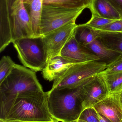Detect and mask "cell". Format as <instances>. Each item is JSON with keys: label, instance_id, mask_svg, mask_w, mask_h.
<instances>
[{"label": "cell", "instance_id": "cell-1", "mask_svg": "<svg viewBox=\"0 0 122 122\" xmlns=\"http://www.w3.org/2000/svg\"><path fill=\"white\" fill-rule=\"evenodd\" d=\"M34 37L24 0H0V52L17 39Z\"/></svg>", "mask_w": 122, "mask_h": 122}, {"label": "cell", "instance_id": "cell-2", "mask_svg": "<svg viewBox=\"0 0 122 122\" xmlns=\"http://www.w3.org/2000/svg\"><path fill=\"white\" fill-rule=\"evenodd\" d=\"M11 121L53 122L49 112L48 92H27L18 95L8 106L4 119Z\"/></svg>", "mask_w": 122, "mask_h": 122}, {"label": "cell", "instance_id": "cell-3", "mask_svg": "<svg viewBox=\"0 0 122 122\" xmlns=\"http://www.w3.org/2000/svg\"><path fill=\"white\" fill-rule=\"evenodd\" d=\"M43 90L36 72L16 64L0 82V119L4 118L10 103L18 95L25 92Z\"/></svg>", "mask_w": 122, "mask_h": 122}, {"label": "cell", "instance_id": "cell-4", "mask_svg": "<svg viewBox=\"0 0 122 122\" xmlns=\"http://www.w3.org/2000/svg\"><path fill=\"white\" fill-rule=\"evenodd\" d=\"M48 93L49 110L55 119L62 122L79 119L84 108L77 88L52 87Z\"/></svg>", "mask_w": 122, "mask_h": 122}, {"label": "cell", "instance_id": "cell-5", "mask_svg": "<svg viewBox=\"0 0 122 122\" xmlns=\"http://www.w3.org/2000/svg\"><path fill=\"white\" fill-rule=\"evenodd\" d=\"M12 43L24 66L35 72L42 71L48 56L42 36L20 39Z\"/></svg>", "mask_w": 122, "mask_h": 122}, {"label": "cell", "instance_id": "cell-6", "mask_svg": "<svg viewBox=\"0 0 122 122\" xmlns=\"http://www.w3.org/2000/svg\"><path fill=\"white\" fill-rule=\"evenodd\" d=\"M107 64L99 61L74 64L54 81L52 88L77 89L90 78L103 71Z\"/></svg>", "mask_w": 122, "mask_h": 122}, {"label": "cell", "instance_id": "cell-7", "mask_svg": "<svg viewBox=\"0 0 122 122\" xmlns=\"http://www.w3.org/2000/svg\"><path fill=\"white\" fill-rule=\"evenodd\" d=\"M84 9H72L43 4L40 18V34L43 36L67 24L75 23Z\"/></svg>", "mask_w": 122, "mask_h": 122}, {"label": "cell", "instance_id": "cell-8", "mask_svg": "<svg viewBox=\"0 0 122 122\" xmlns=\"http://www.w3.org/2000/svg\"><path fill=\"white\" fill-rule=\"evenodd\" d=\"M84 110L93 107L110 94L101 72L94 76L77 88Z\"/></svg>", "mask_w": 122, "mask_h": 122}, {"label": "cell", "instance_id": "cell-9", "mask_svg": "<svg viewBox=\"0 0 122 122\" xmlns=\"http://www.w3.org/2000/svg\"><path fill=\"white\" fill-rule=\"evenodd\" d=\"M77 25L71 23L42 36L49 60L61 56V51L74 33Z\"/></svg>", "mask_w": 122, "mask_h": 122}, {"label": "cell", "instance_id": "cell-10", "mask_svg": "<svg viewBox=\"0 0 122 122\" xmlns=\"http://www.w3.org/2000/svg\"><path fill=\"white\" fill-rule=\"evenodd\" d=\"M98 113L111 122H122V102L121 91L110 93L104 100L93 107Z\"/></svg>", "mask_w": 122, "mask_h": 122}, {"label": "cell", "instance_id": "cell-11", "mask_svg": "<svg viewBox=\"0 0 122 122\" xmlns=\"http://www.w3.org/2000/svg\"><path fill=\"white\" fill-rule=\"evenodd\" d=\"M61 56L74 64L100 61L99 57L77 41L74 34L62 49Z\"/></svg>", "mask_w": 122, "mask_h": 122}, {"label": "cell", "instance_id": "cell-12", "mask_svg": "<svg viewBox=\"0 0 122 122\" xmlns=\"http://www.w3.org/2000/svg\"><path fill=\"white\" fill-rule=\"evenodd\" d=\"M74 63L61 56H56L47 61L42 71L44 79L48 81H54L62 75Z\"/></svg>", "mask_w": 122, "mask_h": 122}, {"label": "cell", "instance_id": "cell-13", "mask_svg": "<svg viewBox=\"0 0 122 122\" xmlns=\"http://www.w3.org/2000/svg\"><path fill=\"white\" fill-rule=\"evenodd\" d=\"M92 14L107 19H121L120 15L107 0H92L89 7Z\"/></svg>", "mask_w": 122, "mask_h": 122}, {"label": "cell", "instance_id": "cell-14", "mask_svg": "<svg viewBox=\"0 0 122 122\" xmlns=\"http://www.w3.org/2000/svg\"><path fill=\"white\" fill-rule=\"evenodd\" d=\"M85 47L99 57V61L105 62L107 65L114 61L122 55L107 48L97 39Z\"/></svg>", "mask_w": 122, "mask_h": 122}, {"label": "cell", "instance_id": "cell-15", "mask_svg": "<svg viewBox=\"0 0 122 122\" xmlns=\"http://www.w3.org/2000/svg\"><path fill=\"white\" fill-rule=\"evenodd\" d=\"M96 30L97 31V39L107 48L122 55V32Z\"/></svg>", "mask_w": 122, "mask_h": 122}, {"label": "cell", "instance_id": "cell-16", "mask_svg": "<svg viewBox=\"0 0 122 122\" xmlns=\"http://www.w3.org/2000/svg\"><path fill=\"white\" fill-rule=\"evenodd\" d=\"M43 5V0H31L28 5H25L30 16L34 37L41 36L40 34V18Z\"/></svg>", "mask_w": 122, "mask_h": 122}, {"label": "cell", "instance_id": "cell-17", "mask_svg": "<svg viewBox=\"0 0 122 122\" xmlns=\"http://www.w3.org/2000/svg\"><path fill=\"white\" fill-rule=\"evenodd\" d=\"M73 34L77 41L84 47L96 39L97 36V30L88 27L85 24L77 25Z\"/></svg>", "mask_w": 122, "mask_h": 122}, {"label": "cell", "instance_id": "cell-18", "mask_svg": "<svg viewBox=\"0 0 122 122\" xmlns=\"http://www.w3.org/2000/svg\"><path fill=\"white\" fill-rule=\"evenodd\" d=\"M92 0H43V4L72 9L89 8Z\"/></svg>", "mask_w": 122, "mask_h": 122}, {"label": "cell", "instance_id": "cell-19", "mask_svg": "<svg viewBox=\"0 0 122 122\" xmlns=\"http://www.w3.org/2000/svg\"><path fill=\"white\" fill-rule=\"evenodd\" d=\"M110 93L120 92L122 89V71L110 74L102 72Z\"/></svg>", "mask_w": 122, "mask_h": 122}, {"label": "cell", "instance_id": "cell-20", "mask_svg": "<svg viewBox=\"0 0 122 122\" xmlns=\"http://www.w3.org/2000/svg\"><path fill=\"white\" fill-rule=\"evenodd\" d=\"M16 64L10 56H4L0 61V82L8 76Z\"/></svg>", "mask_w": 122, "mask_h": 122}, {"label": "cell", "instance_id": "cell-21", "mask_svg": "<svg viewBox=\"0 0 122 122\" xmlns=\"http://www.w3.org/2000/svg\"><path fill=\"white\" fill-rule=\"evenodd\" d=\"M115 20H116L107 19L92 14L90 20L85 24L90 28L97 29Z\"/></svg>", "mask_w": 122, "mask_h": 122}, {"label": "cell", "instance_id": "cell-22", "mask_svg": "<svg viewBox=\"0 0 122 122\" xmlns=\"http://www.w3.org/2000/svg\"><path fill=\"white\" fill-rule=\"evenodd\" d=\"M79 119L86 122H100L97 112L94 107L84 110Z\"/></svg>", "mask_w": 122, "mask_h": 122}, {"label": "cell", "instance_id": "cell-23", "mask_svg": "<svg viewBox=\"0 0 122 122\" xmlns=\"http://www.w3.org/2000/svg\"><path fill=\"white\" fill-rule=\"evenodd\" d=\"M97 30L111 32H122V19L116 20Z\"/></svg>", "mask_w": 122, "mask_h": 122}, {"label": "cell", "instance_id": "cell-24", "mask_svg": "<svg viewBox=\"0 0 122 122\" xmlns=\"http://www.w3.org/2000/svg\"><path fill=\"white\" fill-rule=\"evenodd\" d=\"M122 71V55L111 63L107 65V67L103 72L110 74Z\"/></svg>", "mask_w": 122, "mask_h": 122}, {"label": "cell", "instance_id": "cell-25", "mask_svg": "<svg viewBox=\"0 0 122 122\" xmlns=\"http://www.w3.org/2000/svg\"><path fill=\"white\" fill-rule=\"evenodd\" d=\"M118 12L122 19V0H107Z\"/></svg>", "mask_w": 122, "mask_h": 122}, {"label": "cell", "instance_id": "cell-26", "mask_svg": "<svg viewBox=\"0 0 122 122\" xmlns=\"http://www.w3.org/2000/svg\"><path fill=\"white\" fill-rule=\"evenodd\" d=\"M98 118L100 122H111L106 117L97 112Z\"/></svg>", "mask_w": 122, "mask_h": 122}, {"label": "cell", "instance_id": "cell-27", "mask_svg": "<svg viewBox=\"0 0 122 122\" xmlns=\"http://www.w3.org/2000/svg\"><path fill=\"white\" fill-rule=\"evenodd\" d=\"M3 122H59L58 121H55L53 122H21V121H11V120H8L5 119H0Z\"/></svg>", "mask_w": 122, "mask_h": 122}, {"label": "cell", "instance_id": "cell-28", "mask_svg": "<svg viewBox=\"0 0 122 122\" xmlns=\"http://www.w3.org/2000/svg\"><path fill=\"white\" fill-rule=\"evenodd\" d=\"M31 0H24V5H26L30 3Z\"/></svg>", "mask_w": 122, "mask_h": 122}, {"label": "cell", "instance_id": "cell-29", "mask_svg": "<svg viewBox=\"0 0 122 122\" xmlns=\"http://www.w3.org/2000/svg\"><path fill=\"white\" fill-rule=\"evenodd\" d=\"M85 122V121H84V120H80L79 119L77 120H76V121H75V122Z\"/></svg>", "mask_w": 122, "mask_h": 122}, {"label": "cell", "instance_id": "cell-30", "mask_svg": "<svg viewBox=\"0 0 122 122\" xmlns=\"http://www.w3.org/2000/svg\"><path fill=\"white\" fill-rule=\"evenodd\" d=\"M121 99L122 102V89L121 91Z\"/></svg>", "mask_w": 122, "mask_h": 122}, {"label": "cell", "instance_id": "cell-31", "mask_svg": "<svg viewBox=\"0 0 122 122\" xmlns=\"http://www.w3.org/2000/svg\"></svg>", "mask_w": 122, "mask_h": 122}]
</instances>
